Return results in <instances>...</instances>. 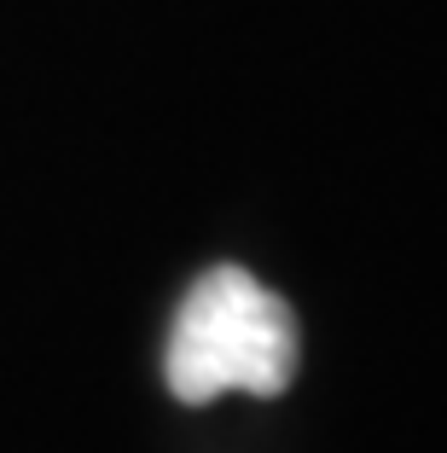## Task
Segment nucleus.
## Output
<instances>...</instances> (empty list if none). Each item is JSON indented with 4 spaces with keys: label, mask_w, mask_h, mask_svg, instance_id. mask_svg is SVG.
Wrapping results in <instances>:
<instances>
[{
    "label": "nucleus",
    "mask_w": 447,
    "mask_h": 453,
    "mask_svg": "<svg viewBox=\"0 0 447 453\" xmlns=\"http://www.w3.org/2000/svg\"><path fill=\"white\" fill-rule=\"evenodd\" d=\"M163 372L169 389L192 407L227 389L279 395L297 372V320L244 267H210L174 314Z\"/></svg>",
    "instance_id": "1"
}]
</instances>
